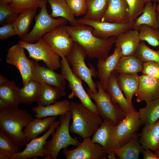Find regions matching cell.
Returning <instances> with one entry per match:
<instances>
[{
  "label": "cell",
  "mask_w": 159,
  "mask_h": 159,
  "mask_svg": "<svg viewBox=\"0 0 159 159\" xmlns=\"http://www.w3.org/2000/svg\"><path fill=\"white\" fill-rule=\"evenodd\" d=\"M154 153L159 158V146L156 151Z\"/></svg>",
  "instance_id": "obj_50"
},
{
  "label": "cell",
  "mask_w": 159,
  "mask_h": 159,
  "mask_svg": "<svg viewBox=\"0 0 159 159\" xmlns=\"http://www.w3.org/2000/svg\"><path fill=\"white\" fill-rule=\"evenodd\" d=\"M66 1L74 16L85 15L87 9L86 0H66Z\"/></svg>",
  "instance_id": "obj_43"
},
{
  "label": "cell",
  "mask_w": 159,
  "mask_h": 159,
  "mask_svg": "<svg viewBox=\"0 0 159 159\" xmlns=\"http://www.w3.org/2000/svg\"><path fill=\"white\" fill-rule=\"evenodd\" d=\"M48 1L52 10L50 14L52 17H60L65 19L72 26H76L79 24L66 0H48Z\"/></svg>",
  "instance_id": "obj_28"
},
{
  "label": "cell",
  "mask_w": 159,
  "mask_h": 159,
  "mask_svg": "<svg viewBox=\"0 0 159 159\" xmlns=\"http://www.w3.org/2000/svg\"><path fill=\"white\" fill-rule=\"evenodd\" d=\"M19 14L9 4L0 3V23L1 24L13 23Z\"/></svg>",
  "instance_id": "obj_41"
},
{
  "label": "cell",
  "mask_w": 159,
  "mask_h": 159,
  "mask_svg": "<svg viewBox=\"0 0 159 159\" xmlns=\"http://www.w3.org/2000/svg\"><path fill=\"white\" fill-rule=\"evenodd\" d=\"M140 42L138 30L131 29L120 34L115 42L122 56L134 55Z\"/></svg>",
  "instance_id": "obj_22"
},
{
  "label": "cell",
  "mask_w": 159,
  "mask_h": 159,
  "mask_svg": "<svg viewBox=\"0 0 159 159\" xmlns=\"http://www.w3.org/2000/svg\"><path fill=\"white\" fill-rule=\"evenodd\" d=\"M156 9L157 12V18L159 24V4L156 5Z\"/></svg>",
  "instance_id": "obj_49"
},
{
  "label": "cell",
  "mask_w": 159,
  "mask_h": 159,
  "mask_svg": "<svg viewBox=\"0 0 159 159\" xmlns=\"http://www.w3.org/2000/svg\"><path fill=\"white\" fill-rule=\"evenodd\" d=\"M41 89V84L31 79L23 87L19 88L20 104H29L36 102Z\"/></svg>",
  "instance_id": "obj_31"
},
{
  "label": "cell",
  "mask_w": 159,
  "mask_h": 159,
  "mask_svg": "<svg viewBox=\"0 0 159 159\" xmlns=\"http://www.w3.org/2000/svg\"><path fill=\"white\" fill-rule=\"evenodd\" d=\"M139 85L135 93L136 100L146 103L159 98V81L151 76L143 74L139 76Z\"/></svg>",
  "instance_id": "obj_17"
},
{
  "label": "cell",
  "mask_w": 159,
  "mask_h": 159,
  "mask_svg": "<svg viewBox=\"0 0 159 159\" xmlns=\"http://www.w3.org/2000/svg\"><path fill=\"white\" fill-rule=\"evenodd\" d=\"M41 92L36 101L37 106H45L56 102L57 100L66 95L65 89L45 83H40Z\"/></svg>",
  "instance_id": "obj_29"
},
{
  "label": "cell",
  "mask_w": 159,
  "mask_h": 159,
  "mask_svg": "<svg viewBox=\"0 0 159 159\" xmlns=\"http://www.w3.org/2000/svg\"><path fill=\"white\" fill-rule=\"evenodd\" d=\"M61 72L64 78L69 82L68 87L71 90L68 98L77 97L82 105L93 112L99 115L96 105L92 101L87 92L83 87L81 79L74 74L65 57L60 60Z\"/></svg>",
  "instance_id": "obj_9"
},
{
  "label": "cell",
  "mask_w": 159,
  "mask_h": 159,
  "mask_svg": "<svg viewBox=\"0 0 159 159\" xmlns=\"http://www.w3.org/2000/svg\"><path fill=\"white\" fill-rule=\"evenodd\" d=\"M52 50L61 58L71 50L74 42L62 25L56 27L42 37Z\"/></svg>",
  "instance_id": "obj_13"
},
{
  "label": "cell",
  "mask_w": 159,
  "mask_h": 159,
  "mask_svg": "<svg viewBox=\"0 0 159 159\" xmlns=\"http://www.w3.org/2000/svg\"><path fill=\"white\" fill-rule=\"evenodd\" d=\"M141 152L144 159H159L155 154L153 153L149 148H143L142 146Z\"/></svg>",
  "instance_id": "obj_46"
},
{
  "label": "cell",
  "mask_w": 159,
  "mask_h": 159,
  "mask_svg": "<svg viewBox=\"0 0 159 159\" xmlns=\"http://www.w3.org/2000/svg\"><path fill=\"white\" fill-rule=\"evenodd\" d=\"M37 11V9H34L19 14L13 23L17 35L21 39L29 33L30 26Z\"/></svg>",
  "instance_id": "obj_34"
},
{
  "label": "cell",
  "mask_w": 159,
  "mask_h": 159,
  "mask_svg": "<svg viewBox=\"0 0 159 159\" xmlns=\"http://www.w3.org/2000/svg\"><path fill=\"white\" fill-rule=\"evenodd\" d=\"M87 54L83 47L74 42L71 50L65 57L73 73L79 77L87 85L89 89L94 93H97L96 82H94L92 76H97V72L91 64L89 68L86 65L85 59Z\"/></svg>",
  "instance_id": "obj_6"
},
{
  "label": "cell",
  "mask_w": 159,
  "mask_h": 159,
  "mask_svg": "<svg viewBox=\"0 0 159 159\" xmlns=\"http://www.w3.org/2000/svg\"><path fill=\"white\" fill-rule=\"evenodd\" d=\"M137 133L126 144L114 150L115 153L121 159H138L141 152L142 145Z\"/></svg>",
  "instance_id": "obj_30"
},
{
  "label": "cell",
  "mask_w": 159,
  "mask_h": 159,
  "mask_svg": "<svg viewBox=\"0 0 159 159\" xmlns=\"http://www.w3.org/2000/svg\"><path fill=\"white\" fill-rule=\"evenodd\" d=\"M155 2H146L141 15L135 20L132 29L138 31L140 26L144 24L149 26L158 30L159 24L157 18V12L156 9Z\"/></svg>",
  "instance_id": "obj_27"
},
{
  "label": "cell",
  "mask_w": 159,
  "mask_h": 159,
  "mask_svg": "<svg viewBox=\"0 0 159 159\" xmlns=\"http://www.w3.org/2000/svg\"><path fill=\"white\" fill-rule=\"evenodd\" d=\"M129 10L130 22L133 21L143 11L146 0H126Z\"/></svg>",
  "instance_id": "obj_42"
},
{
  "label": "cell",
  "mask_w": 159,
  "mask_h": 159,
  "mask_svg": "<svg viewBox=\"0 0 159 159\" xmlns=\"http://www.w3.org/2000/svg\"><path fill=\"white\" fill-rule=\"evenodd\" d=\"M80 24L88 25L93 29V34L98 37L107 39L121 34L132 29L135 21L126 23H111L92 20L84 17L77 19Z\"/></svg>",
  "instance_id": "obj_11"
},
{
  "label": "cell",
  "mask_w": 159,
  "mask_h": 159,
  "mask_svg": "<svg viewBox=\"0 0 159 159\" xmlns=\"http://www.w3.org/2000/svg\"><path fill=\"white\" fill-rule=\"evenodd\" d=\"M70 102L64 100L45 106L39 105L32 108L36 113L33 116L39 118L64 115L70 111Z\"/></svg>",
  "instance_id": "obj_25"
},
{
  "label": "cell",
  "mask_w": 159,
  "mask_h": 159,
  "mask_svg": "<svg viewBox=\"0 0 159 159\" xmlns=\"http://www.w3.org/2000/svg\"><path fill=\"white\" fill-rule=\"evenodd\" d=\"M72 118V112L70 111L61 115L59 118L60 125L55 129L52 138L50 141H46L44 147V159H57L62 149L67 148L70 145L77 147L81 143L75 136L70 135L69 122Z\"/></svg>",
  "instance_id": "obj_5"
},
{
  "label": "cell",
  "mask_w": 159,
  "mask_h": 159,
  "mask_svg": "<svg viewBox=\"0 0 159 159\" xmlns=\"http://www.w3.org/2000/svg\"><path fill=\"white\" fill-rule=\"evenodd\" d=\"M33 115L27 110L18 108H0V129L12 140L19 150L26 145L23 128L32 120Z\"/></svg>",
  "instance_id": "obj_2"
},
{
  "label": "cell",
  "mask_w": 159,
  "mask_h": 159,
  "mask_svg": "<svg viewBox=\"0 0 159 159\" xmlns=\"http://www.w3.org/2000/svg\"><path fill=\"white\" fill-rule=\"evenodd\" d=\"M98 91L94 93L87 88V92L96 103L99 115L103 120L112 121L118 125L126 117V113L117 104L114 103L108 94L103 89L100 81L96 82Z\"/></svg>",
  "instance_id": "obj_7"
},
{
  "label": "cell",
  "mask_w": 159,
  "mask_h": 159,
  "mask_svg": "<svg viewBox=\"0 0 159 159\" xmlns=\"http://www.w3.org/2000/svg\"><path fill=\"white\" fill-rule=\"evenodd\" d=\"M101 21L116 23L130 22L129 8L126 0H108Z\"/></svg>",
  "instance_id": "obj_18"
},
{
  "label": "cell",
  "mask_w": 159,
  "mask_h": 159,
  "mask_svg": "<svg viewBox=\"0 0 159 159\" xmlns=\"http://www.w3.org/2000/svg\"><path fill=\"white\" fill-rule=\"evenodd\" d=\"M119 74L115 70L109 77L106 92L110 95L112 101L118 104L125 113L136 110L124 95L118 85L117 78Z\"/></svg>",
  "instance_id": "obj_20"
},
{
  "label": "cell",
  "mask_w": 159,
  "mask_h": 159,
  "mask_svg": "<svg viewBox=\"0 0 159 159\" xmlns=\"http://www.w3.org/2000/svg\"><path fill=\"white\" fill-rule=\"evenodd\" d=\"M19 90L15 81H10L0 74V100L7 107H18L20 104Z\"/></svg>",
  "instance_id": "obj_21"
},
{
  "label": "cell",
  "mask_w": 159,
  "mask_h": 159,
  "mask_svg": "<svg viewBox=\"0 0 159 159\" xmlns=\"http://www.w3.org/2000/svg\"><path fill=\"white\" fill-rule=\"evenodd\" d=\"M74 42L81 46L90 58L104 61L108 56L111 48L117 37H111L102 39L94 35L91 26L80 24L76 26L62 25Z\"/></svg>",
  "instance_id": "obj_1"
},
{
  "label": "cell",
  "mask_w": 159,
  "mask_h": 159,
  "mask_svg": "<svg viewBox=\"0 0 159 159\" xmlns=\"http://www.w3.org/2000/svg\"><path fill=\"white\" fill-rule=\"evenodd\" d=\"M139 76L137 74L123 73L119 74L117 78L120 88L132 105L133 96L137 91L139 87Z\"/></svg>",
  "instance_id": "obj_26"
},
{
  "label": "cell",
  "mask_w": 159,
  "mask_h": 159,
  "mask_svg": "<svg viewBox=\"0 0 159 159\" xmlns=\"http://www.w3.org/2000/svg\"><path fill=\"white\" fill-rule=\"evenodd\" d=\"M139 36L141 41H146L152 46L158 47L159 51V31L146 25H141L139 30Z\"/></svg>",
  "instance_id": "obj_38"
},
{
  "label": "cell",
  "mask_w": 159,
  "mask_h": 159,
  "mask_svg": "<svg viewBox=\"0 0 159 159\" xmlns=\"http://www.w3.org/2000/svg\"><path fill=\"white\" fill-rule=\"evenodd\" d=\"M13 1V0H0V3L8 4L10 3Z\"/></svg>",
  "instance_id": "obj_48"
},
{
  "label": "cell",
  "mask_w": 159,
  "mask_h": 159,
  "mask_svg": "<svg viewBox=\"0 0 159 159\" xmlns=\"http://www.w3.org/2000/svg\"><path fill=\"white\" fill-rule=\"evenodd\" d=\"M70 111L72 121L69 131L83 138L93 136L102 122L100 116L83 106L81 103L71 102Z\"/></svg>",
  "instance_id": "obj_4"
},
{
  "label": "cell",
  "mask_w": 159,
  "mask_h": 159,
  "mask_svg": "<svg viewBox=\"0 0 159 159\" xmlns=\"http://www.w3.org/2000/svg\"><path fill=\"white\" fill-rule=\"evenodd\" d=\"M56 120L55 116L44 117L43 119L34 118L23 130L26 144L28 143L31 139L37 137L49 129L51 125Z\"/></svg>",
  "instance_id": "obj_23"
},
{
  "label": "cell",
  "mask_w": 159,
  "mask_h": 159,
  "mask_svg": "<svg viewBox=\"0 0 159 159\" xmlns=\"http://www.w3.org/2000/svg\"><path fill=\"white\" fill-rule=\"evenodd\" d=\"M143 63L134 55L122 56L120 58L115 70L119 74H137L142 72Z\"/></svg>",
  "instance_id": "obj_32"
},
{
  "label": "cell",
  "mask_w": 159,
  "mask_h": 159,
  "mask_svg": "<svg viewBox=\"0 0 159 159\" xmlns=\"http://www.w3.org/2000/svg\"><path fill=\"white\" fill-rule=\"evenodd\" d=\"M62 153L66 159H107V154L100 144L94 143L90 137L83 138L74 149H63Z\"/></svg>",
  "instance_id": "obj_12"
},
{
  "label": "cell",
  "mask_w": 159,
  "mask_h": 159,
  "mask_svg": "<svg viewBox=\"0 0 159 159\" xmlns=\"http://www.w3.org/2000/svg\"><path fill=\"white\" fill-rule=\"evenodd\" d=\"M19 42L28 51L29 58L38 62L43 61L48 68L54 71L61 68L59 56L54 52L43 38L33 43H27L21 40Z\"/></svg>",
  "instance_id": "obj_10"
},
{
  "label": "cell",
  "mask_w": 159,
  "mask_h": 159,
  "mask_svg": "<svg viewBox=\"0 0 159 159\" xmlns=\"http://www.w3.org/2000/svg\"><path fill=\"white\" fill-rule=\"evenodd\" d=\"M25 49L18 42L8 50L6 59L7 63L14 66L19 70L24 86L31 79L32 69V60L27 58Z\"/></svg>",
  "instance_id": "obj_14"
},
{
  "label": "cell",
  "mask_w": 159,
  "mask_h": 159,
  "mask_svg": "<svg viewBox=\"0 0 159 159\" xmlns=\"http://www.w3.org/2000/svg\"><path fill=\"white\" fill-rule=\"evenodd\" d=\"M122 56L121 50L115 47L113 53L104 61L98 60L97 76L102 88L106 92L109 77L116 68L120 57Z\"/></svg>",
  "instance_id": "obj_19"
},
{
  "label": "cell",
  "mask_w": 159,
  "mask_h": 159,
  "mask_svg": "<svg viewBox=\"0 0 159 159\" xmlns=\"http://www.w3.org/2000/svg\"><path fill=\"white\" fill-rule=\"evenodd\" d=\"M138 112L141 125L154 123L159 119V98L146 103Z\"/></svg>",
  "instance_id": "obj_33"
},
{
  "label": "cell",
  "mask_w": 159,
  "mask_h": 159,
  "mask_svg": "<svg viewBox=\"0 0 159 159\" xmlns=\"http://www.w3.org/2000/svg\"><path fill=\"white\" fill-rule=\"evenodd\" d=\"M87 9L84 17L101 21L105 13L108 0H86Z\"/></svg>",
  "instance_id": "obj_35"
},
{
  "label": "cell",
  "mask_w": 159,
  "mask_h": 159,
  "mask_svg": "<svg viewBox=\"0 0 159 159\" xmlns=\"http://www.w3.org/2000/svg\"><path fill=\"white\" fill-rule=\"evenodd\" d=\"M134 55L143 62L150 61L159 63V51L151 49L144 41L140 42Z\"/></svg>",
  "instance_id": "obj_39"
},
{
  "label": "cell",
  "mask_w": 159,
  "mask_h": 159,
  "mask_svg": "<svg viewBox=\"0 0 159 159\" xmlns=\"http://www.w3.org/2000/svg\"><path fill=\"white\" fill-rule=\"evenodd\" d=\"M60 124L59 120L55 121L50 125L48 130L42 136L36 137L26 145L24 150L15 155L13 159H37L38 157L44 158V147L46 140Z\"/></svg>",
  "instance_id": "obj_15"
},
{
  "label": "cell",
  "mask_w": 159,
  "mask_h": 159,
  "mask_svg": "<svg viewBox=\"0 0 159 159\" xmlns=\"http://www.w3.org/2000/svg\"><path fill=\"white\" fill-rule=\"evenodd\" d=\"M115 125L112 121H102L93 135L92 139V141L99 144L104 148L109 139L111 131Z\"/></svg>",
  "instance_id": "obj_37"
},
{
  "label": "cell",
  "mask_w": 159,
  "mask_h": 159,
  "mask_svg": "<svg viewBox=\"0 0 159 159\" xmlns=\"http://www.w3.org/2000/svg\"><path fill=\"white\" fill-rule=\"evenodd\" d=\"M20 152L11 138L0 129V159H13Z\"/></svg>",
  "instance_id": "obj_36"
},
{
  "label": "cell",
  "mask_w": 159,
  "mask_h": 159,
  "mask_svg": "<svg viewBox=\"0 0 159 159\" xmlns=\"http://www.w3.org/2000/svg\"><path fill=\"white\" fill-rule=\"evenodd\" d=\"M139 139L143 148L155 152L159 146V120L154 123L144 125Z\"/></svg>",
  "instance_id": "obj_24"
},
{
  "label": "cell",
  "mask_w": 159,
  "mask_h": 159,
  "mask_svg": "<svg viewBox=\"0 0 159 159\" xmlns=\"http://www.w3.org/2000/svg\"><path fill=\"white\" fill-rule=\"evenodd\" d=\"M115 154L114 152L110 153L107 154V158L110 159H117L115 155Z\"/></svg>",
  "instance_id": "obj_47"
},
{
  "label": "cell",
  "mask_w": 159,
  "mask_h": 159,
  "mask_svg": "<svg viewBox=\"0 0 159 159\" xmlns=\"http://www.w3.org/2000/svg\"><path fill=\"white\" fill-rule=\"evenodd\" d=\"M142 72V74L151 76L159 81V63L150 61L143 62Z\"/></svg>",
  "instance_id": "obj_44"
},
{
  "label": "cell",
  "mask_w": 159,
  "mask_h": 159,
  "mask_svg": "<svg viewBox=\"0 0 159 159\" xmlns=\"http://www.w3.org/2000/svg\"><path fill=\"white\" fill-rule=\"evenodd\" d=\"M146 2L148 1H154V2L157 1L158 2V4H159V0H146Z\"/></svg>",
  "instance_id": "obj_51"
},
{
  "label": "cell",
  "mask_w": 159,
  "mask_h": 159,
  "mask_svg": "<svg viewBox=\"0 0 159 159\" xmlns=\"http://www.w3.org/2000/svg\"><path fill=\"white\" fill-rule=\"evenodd\" d=\"M31 79L40 83H45L65 89V79L61 73L55 72L49 68L41 66L34 60H32Z\"/></svg>",
  "instance_id": "obj_16"
},
{
  "label": "cell",
  "mask_w": 159,
  "mask_h": 159,
  "mask_svg": "<svg viewBox=\"0 0 159 159\" xmlns=\"http://www.w3.org/2000/svg\"><path fill=\"white\" fill-rule=\"evenodd\" d=\"M46 2V0L40 8L39 13L35 16V23L33 29L21 41L28 43H35L54 28L67 24L68 21L65 19H55L51 16L47 9Z\"/></svg>",
  "instance_id": "obj_8"
},
{
  "label": "cell",
  "mask_w": 159,
  "mask_h": 159,
  "mask_svg": "<svg viewBox=\"0 0 159 159\" xmlns=\"http://www.w3.org/2000/svg\"><path fill=\"white\" fill-rule=\"evenodd\" d=\"M126 114L125 118L118 125L114 126L111 131L108 140L103 148L107 154L124 145L138 132L141 125L139 112L136 110Z\"/></svg>",
  "instance_id": "obj_3"
},
{
  "label": "cell",
  "mask_w": 159,
  "mask_h": 159,
  "mask_svg": "<svg viewBox=\"0 0 159 159\" xmlns=\"http://www.w3.org/2000/svg\"><path fill=\"white\" fill-rule=\"evenodd\" d=\"M46 0H13L9 4L19 14L32 9L41 8Z\"/></svg>",
  "instance_id": "obj_40"
},
{
  "label": "cell",
  "mask_w": 159,
  "mask_h": 159,
  "mask_svg": "<svg viewBox=\"0 0 159 159\" xmlns=\"http://www.w3.org/2000/svg\"><path fill=\"white\" fill-rule=\"evenodd\" d=\"M17 35L13 23L3 24L0 27V39L4 40Z\"/></svg>",
  "instance_id": "obj_45"
}]
</instances>
